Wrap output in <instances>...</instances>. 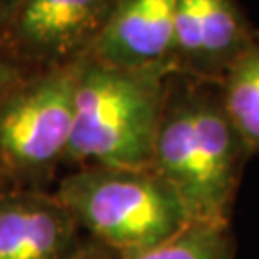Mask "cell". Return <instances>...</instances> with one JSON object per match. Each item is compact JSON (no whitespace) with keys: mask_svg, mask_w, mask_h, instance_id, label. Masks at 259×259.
<instances>
[{"mask_svg":"<svg viewBox=\"0 0 259 259\" xmlns=\"http://www.w3.org/2000/svg\"><path fill=\"white\" fill-rule=\"evenodd\" d=\"M31 71H35V69L18 64L0 52V104Z\"/></svg>","mask_w":259,"mask_h":259,"instance_id":"11","label":"cell"},{"mask_svg":"<svg viewBox=\"0 0 259 259\" xmlns=\"http://www.w3.org/2000/svg\"><path fill=\"white\" fill-rule=\"evenodd\" d=\"M10 186H14V185L10 183V179L4 175V171L0 169V192H4V190H6V188H10Z\"/></svg>","mask_w":259,"mask_h":259,"instance_id":"14","label":"cell"},{"mask_svg":"<svg viewBox=\"0 0 259 259\" xmlns=\"http://www.w3.org/2000/svg\"><path fill=\"white\" fill-rule=\"evenodd\" d=\"M171 75L119 69L87 56L75 91L65 165L152 167Z\"/></svg>","mask_w":259,"mask_h":259,"instance_id":"2","label":"cell"},{"mask_svg":"<svg viewBox=\"0 0 259 259\" xmlns=\"http://www.w3.org/2000/svg\"><path fill=\"white\" fill-rule=\"evenodd\" d=\"M257 35L236 0H177V73L219 83Z\"/></svg>","mask_w":259,"mask_h":259,"instance_id":"6","label":"cell"},{"mask_svg":"<svg viewBox=\"0 0 259 259\" xmlns=\"http://www.w3.org/2000/svg\"><path fill=\"white\" fill-rule=\"evenodd\" d=\"M250 157L223 108L219 83L171 75L152 169L177 190L190 221L231 223Z\"/></svg>","mask_w":259,"mask_h":259,"instance_id":"1","label":"cell"},{"mask_svg":"<svg viewBox=\"0 0 259 259\" xmlns=\"http://www.w3.org/2000/svg\"><path fill=\"white\" fill-rule=\"evenodd\" d=\"M234 253L231 223L190 221L169 240L127 253L125 259H234Z\"/></svg>","mask_w":259,"mask_h":259,"instance_id":"10","label":"cell"},{"mask_svg":"<svg viewBox=\"0 0 259 259\" xmlns=\"http://www.w3.org/2000/svg\"><path fill=\"white\" fill-rule=\"evenodd\" d=\"M19 4V0H0V31L8 23V19L12 18L14 10Z\"/></svg>","mask_w":259,"mask_h":259,"instance_id":"13","label":"cell"},{"mask_svg":"<svg viewBox=\"0 0 259 259\" xmlns=\"http://www.w3.org/2000/svg\"><path fill=\"white\" fill-rule=\"evenodd\" d=\"M177 0H119L89 58L119 69L177 73Z\"/></svg>","mask_w":259,"mask_h":259,"instance_id":"8","label":"cell"},{"mask_svg":"<svg viewBox=\"0 0 259 259\" xmlns=\"http://www.w3.org/2000/svg\"><path fill=\"white\" fill-rule=\"evenodd\" d=\"M83 62L31 71L0 104V169L14 186L48 190L65 165Z\"/></svg>","mask_w":259,"mask_h":259,"instance_id":"4","label":"cell"},{"mask_svg":"<svg viewBox=\"0 0 259 259\" xmlns=\"http://www.w3.org/2000/svg\"><path fill=\"white\" fill-rule=\"evenodd\" d=\"M69 259H125V255L121 251L102 244V242L87 236L84 242L81 244V248L75 251Z\"/></svg>","mask_w":259,"mask_h":259,"instance_id":"12","label":"cell"},{"mask_svg":"<svg viewBox=\"0 0 259 259\" xmlns=\"http://www.w3.org/2000/svg\"><path fill=\"white\" fill-rule=\"evenodd\" d=\"M221 102L248 154L259 152V35L219 79Z\"/></svg>","mask_w":259,"mask_h":259,"instance_id":"9","label":"cell"},{"mask_svg":"<svg viewBox=\"0 0 259 259\" xmlns=\"http://www.w3.org/2000/svg\"><path fill=\"white\" fill-rule=\"evenodd\" d=\"M54 194L87 236L123 255L169 240L190 223L181 196L152 167H79Z\"/></svg>","mask_w":259,"mask_h":259,"instance_id":"3","label":"cell"},{"mask_svg":"<svg viewBox=\"0 0 259 259\" xmlns=\"http://www.w3.org/2000/svg\"><path fill=\"white\" fill-rule=\"evenodd\" d=\"M87 234L54 192H0V259H69Z\"/></svg>","mask_w":259,"mask_h":259,"instance_id":"7","label":"cell"},{"mask_svg":"<svg viewBox=\"0 0 259 259\" xmlns=\"http://www.w3.org/2000/svg\"><path fill=\"white\" fill-rule=\"evenodd\" d=\"M119 0H19L0 31V52L42 69L91 54Z\"/></svg>","mask_w":259,"mask_h":259,"instance_id":"5","label":"cell"}]
</instances>
